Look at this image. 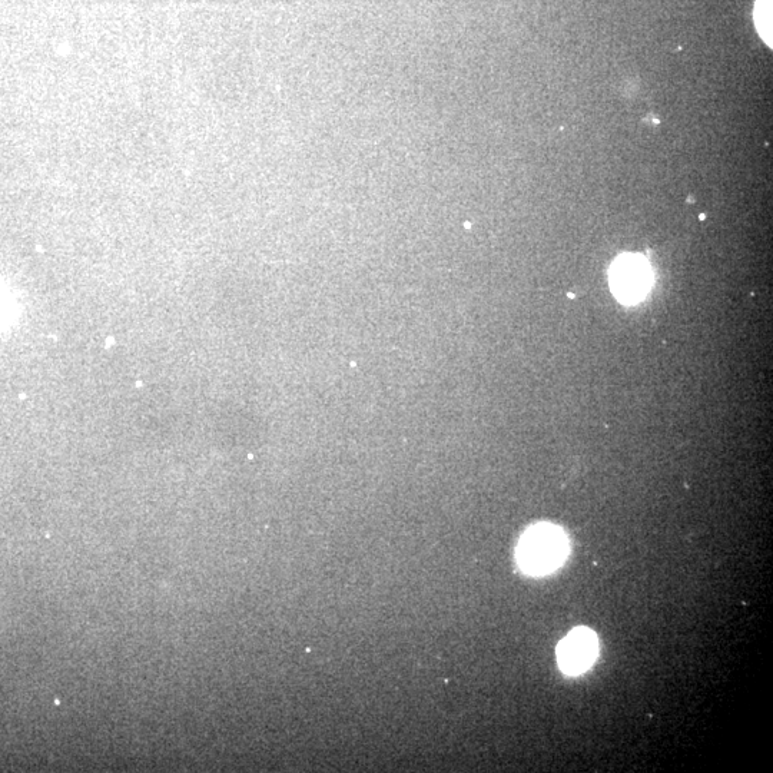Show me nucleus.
I'll use <instances>...</instances> for the list:
<instances>
[{"label": "nucleus", "mask_w": 773, "mask_h": 773, "mask_svg": "<svg viewBox=\"0 0 773 773\" xmlns=\"http://www.w3.org/2000/svg\"><path fill=\"white\" fill-rule=\"evenodd\" d=\"M652 283V268L642 255H620L610 267V290L622 304L635 305L645 300Z\"/></svg>", "instance_id": "nucleus-2"}, {"label": "nucleus", "mask_w": 773, "mask_h": 773, "mask_svg": "<svg viewBox=\"0 0 773 773\" xmlns=\"http://www.w3.org/2000/svg\"><path fill=\"white\" fill-rule=\"evenodd\" d=\"M569 543L566 534L552 524H537L527 530L517 547V560L529 575H546L563 565Z\"/></svg>", "instance_id": "nucleus-1"}, {"label": "nucleus", "mask_w": 773, "mask_h": 773, "mask_svg": "<svg viewBox=\"0 0 773 773\" xmlns=\"http://www.w3.org/2000/svg\"><path fill=\"white\" fill-rule=\"evenodd\" d=\"M597 638L592 630L579 627L557 648L560 669L567 675H580L590 668L597 656Z\"/></svg>", "instance_id": "nucleus-3"}]
</instances>
